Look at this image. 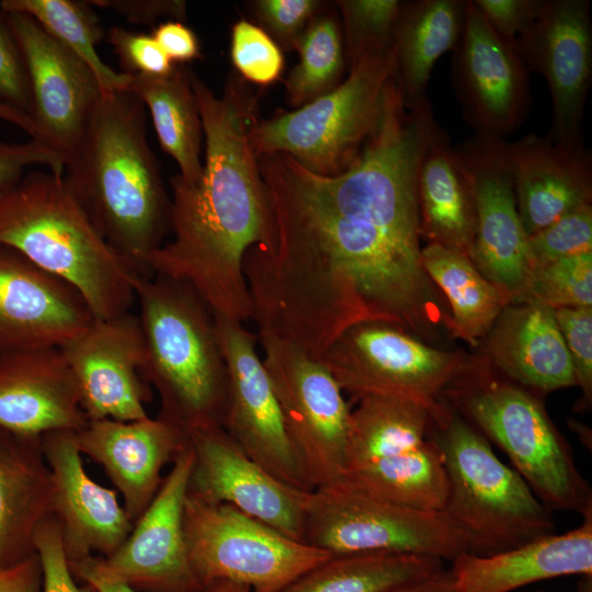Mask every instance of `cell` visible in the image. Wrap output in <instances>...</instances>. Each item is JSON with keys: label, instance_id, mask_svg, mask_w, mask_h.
<instances>
[{"label": "cell", "instance_id": "5", "mask_svg": "<svg viewBox=\"0 0 592 592\" xmlns=\"http://www.w3.org/2000/svg\"><path fill=\"white\" fill-rule=\"evenodd\" d=\"M134 292L140 373L159 396V417L187 435L223 426L228 372L215 315L189 284L164 275H136Z\"/></svg>", "mask_w": 592, "mask_h": 592}, {"label": "cell", "instance_id": "24", "mask_svg": "<svg viewBox=\"0 0 592 592\" xmlns=\"http://www.w3.org/2000/svg\"><path fill=\"white\" fill-rule=\"evenodd\" d=\"M76 439L81 454L104 469L134 523L157 494L163 467L189 445V435L159 415L88 420Z\"/></svg>", "mask_w": 592, "mask_h": 592}, {"label": "cell", "instance_id": "34", "mask_svg": "<svg viewBox=\"0 0 592 592\" xmlns=\"http://www.w3.org/2000/svg\"><path fill=\"white\" fill-rule=\"evenodd\" d=\"M443 570L442 560L412 554L332 556L281 592H390Z\"/></svg>", "mask_w": 592, "mask_h": 592}, {"label": "cell", "instance_id": "15", "mask_svg": "<svg viewBox=\"0 0 592 592\" xmlns=\"http://www.w3.org/2000/svg\"><path fill=\"white\" fill-rule=\"evenodd\" d=\"M215 319L228 372L223 429L250 458L281 481L311 491L288 440L271 380L257 353V334L242 322Z\"/></svg>", "mask_w": 592, "mask_h": 592}, {"label": "cell", "instance_id": "38", "mask_svg": "<svg viewBox=\"0 0 592 592\" xmlns=\"http://www.w3.org/2000/svg\"><path fill=\"white\" fill-rule=\"evenodd\" d=\"M402 1H335L341 16L348 69L365 56L394 50V32Z\"/></svg>", "mask_w": 592, "mask_h": 592}, {"label": "cell", "instance_id": "33", "mask_svg": "<svg viewBox=\"0 0 592 592\" xmlns=\"http://www.w3.org/2000/svg\"><path fill=\"white\" fill-rule=\"evenodd\" d=\"M423 266L449 305L452 333L470 345L487 335L511 296L487 280L469 257L437 243L422 248Z\"/></svg>", "mask_w": 592, "mask_h": 592}, {"label": "cell", "instance_id": "40", "mask_svg": "<svg viewBox=\"0 0 592 592\" xmlns=\"http://www.w3.org/2000/svg\"><path fill=\"white\" fill-rule=\"evenodd\" d=\"M230 59L244 81L259 86L274 83L284 69L278 45L259 25L244 19L231 27Z\"/></svg>", "mask_w": 592, "mask_h": 592}, {"label": "cell", "instance_id": "45", "mask_svg": "<svg viewBox=\"0 0 592 592\" xmlns=\"http://www.w3.org/2000/svg\"><path fill=\"white\" fill-rule=\"evenodd\" d=\"M34 546L42 568V592H83L73 580L57 519L48 516L35 533Z\"/></svg>", "mask_w": 592, "mask_h": 592}, {"label": "cell", "instance_id": "28", "mask_svg": "<svg viewBox=\"0 0 592 592\" xmlns=\"http://www.w3.org/2000/svg\"><path fill=\"white\" fill-rule=\"evenodd\" d=\"M486 337L491 362L523 388L549 392L576 386L571 360L550 307L512 303Z\"/></svg>", "mask_w": 592, "mask_h": 592}, {"label": "cell", "instance_id": "43", "mask_svg": "<svg viewBox=\"0 0 592 592\" xmlns=\"http://www.w3.org/2000/svg\"><path fill=\"white\" fill-rule=\"evenodd\" d=\"M125 73L135 76H166L174 65L151 34L128 31L113 26L105 35Z\"/></svg>", "mask_w": 592, "mask_h": 592}, {"label": "cell", "instance_id": "41", "mask_svg": "<svg viewBox=\"0 0 592 592\" xmlns=\"http://www.w3.org/2000/svg\"><path fill=\"white\" fill-rule=\"evenodd\" d=\"M323 3L318 0H257L251 7L260 27L281 49L292 50L322 11Z\"/></svg>", "mask_w": 592, "mask_h": 592}, {"label": "cell", "instance_id": "17", "mask_svg": "<svg viewBox=\"0 0 592 592\" xmlns=\"http://www.w3.org/2000/svg\"><path fill=\"white\" fill-rule=\"evenodd\" d=\"M527 70L540 73L551 98L547 137L582 143V121L592 79V22L588 0H542L515 44Z\"/></svg>", "mask_w": 592, "mask_h": 592}, {"label": "cell", "instance_id": "4", "mask_svg": "<svg viewBox=\"0 0 592 592\" xmlns=\"http://www.w3.org/2000/svg\"><path fill=\"white\" fill-rule=\"evenodd\" d=\"M0 246L71 285L95 320L132 311V265L102 237L64 174L32 171L0 187Z\"/></svg>", "mask_w": 592, "mask_h": 592}, {"label": "cell", "instance_id": "27", "mask_svg": "<svg viewBox=\"0 0 592 592\" xmlns=\"http://www.w3.org/2000/svg\"><path fill=\"white\" fill-rule=\"evenodd\" d=\"M448 570L455 592H511L565 576H592V512L578 527L513 549L478 556L460 553Z\"/></svg>", "mask_w": 592, "mask_h": 592}, {"label": "cell", "instance_id": "53", "mask_svg": "<svg viewBox=\"0 0 592 592\" xmlns=\"http://www.w3.org/2000/svg\"><path fill=\"white\" fill-rule=\"evenodd\" d=\"M0 119L7 121L39 141V133L32 118L10 106L0 103Z\"/></svg>", "mask_w": 592, "mask_h": 592}, {"label": "cell", "instance_id": "8", "mask_svg": "<svg viewBox=\"0 0 592 592\" xmlns=\"http://www.w3.org/2000/svg\"><path fill=\"white\" fill-rule=\"evenodd\" d=\"M329 93L298 109L258 119L250 130L255 156L285 153L309 171L332 177L358 158L396 76L395 52L368 55Z\"/></svg>", "mask_w": 592, "mask_h": 592}, {"label": "cell", "instance_id": "48", "mask_svg": "<svg viewBox=\"0 0 592 592\" xmlns=\"http://www.w3.org/2000/svg\"><path fill=\"white\" fill-rule=\"evenodd\" d=\"M90 5L114 11L130 23L152 25L161 18H186L185 1L178 0H92Z\"/></svg>", "mask_w": 592, "mask_h": 592}, {"label": "cell", "instance_id": "32", "mask_svg": "<svg viewBox=\"0 0 592 592\" xmlns=\"http://www.w3.org/2000/svg\"><path fill=\"white\" fill-rule=\"evenodd\" d=\"M128 91L148 109L161 148L174 159L185 183L203 174V124L191 83L182 66L166 76H132Z\"/></svg>", "mask_w": 592, "mask_h": 592}, {"label": "cell", "instance_id": "50", "mask_svg": "<svg viewBox=\"0 0 592 592\" xmlns=\"http://www.w3.org/2000/svg\"><path fill=\"white\" fill-rule=\"evenodd\" d=\"M0 592H42V568L37 555L0 569Z\"/></svg>", "mask_w": 592, "mask_h": 592}, {"label": "cell", "instance_id": "14", "mask_svg": "<svg viewBox=\"0 0 592 592\" xmlns=\"http://www.w3.org/2000/svg\"><path fill=\"white\" fill-rule=\"evenodd\" d=\"M193 457L189 442L125 542L107 557H89L100 576L136 591L196 592L202 588L190 563L183 526Z\"/></svg>", "mask_w": 592, "mask_h": 592}, {"label": "cell", "instance_id": "7", "mask_svg": "<svg viewBox=\"0 0 592 592\" xmlns=\"http://www.w3.org/2000/svg\"><path fill=\"white\" fill-rule=\"evenodd\" d=\"M442 399L510 458L549 511L592 512V491L540 401L515 383L469 367Z\"/></svg>", "mask_w": 592, "mask_h": 592}, {"label": "cell", "instance_id": "23", "mask_svg": "<svg viewBox=\"0 0 592 592\" xmlns=\"http://www.w3.org/2000/svg\"><path fill=\"white\" fill-rule=\"evenodd\" d=\"M42 444L54 485L53 515L57 519L67 560L107 557L127 538L134 522L119 503L117 491L87 474L76 432L53 431Z\"/></svg>", "mask_w": 592, "mask_h": 592}, {"label": "cell", "instance_id": "35", "mask_svg": "<svg viewBox=\"0 0 592 592\" xmlns=\"http://www.w3.org/2000/svg\"><path fill=\"white\" fill-rule=\"evenodd\" d=\"M0 8L26 13L36 20L91 69L103 93L128 91L132 75L115 71L96 52V45L106 33L88 1L2 0Z\"/></svg>", "mask_w": 592, "mask_h": 592}, {"label": "cell", "instance_id": "30", "mask_svg": "<svg viewBox=\"0 0 592 592\" xmlns=\"http://www.w3.org/2000/svg\"><path fill=\"white\" fill-rule=\"evenodd\" d=\"M418 203L421 238L470 258L476 236L471 180L442 128L419 168Z\"/></svg>", "mask_w": 592, "mask_h": 592}, {"label": "cell", "instance_id": "55", "mask_svg": "<svg viewBox=\"0 0 592 592\" xmlns=\"http://www.w3.org/2000/svg\"><path fill=\"white\" fill-rule=\"evenodd\" d=\"M539 592H546V591H539ZM576 592H591V587L585 584L583 589L578 590Z\"/></svg>", "mask_w": 592, "mask_h": 592}, {"label": "cell", "instance_id": "36", "mask_svg": "<svg viewBox=\"0 0 592 592\" xmlns=\"http://www.w3.org/2000/svg\"><path fill=\"white\" fill-rule=\"evenodd\" d=\"M296 50L299 61L285 81V98L298 109L329 93L344 80L346 59L340 19L320 12L306 29Z\"/></svg>", "mask_w": 592, "mask_h": 592}, {"label": "cell", "instance_id": "18", "mask_svg": "<svg viewBox=\"0 0 592 592\" xmlns=\"http://www.w3.org/2000/svg\"><path fill=\"white\" fill-rule=\"evenodd\" d=\"M193 464L187 497L226 503L304 543L308 493L294 488L250 458L223 426L189 434Z\"/></svg>", "mask_w": 592, "mask_h": 592}, {"label": "cell", "instance_id": "25", "mask_svg": "<svg viewBox=\"0 0 592 592\" xmlns=\"http://www.w3.org/2000/svg\"><path fill=\"white\" fill-rule=\"evenodd\" d=\"M88 422L59 348L0 353V428L42 436Z\"/></svg>", "mask_w": 592, "mask_h": 592}, {"label": "cell", "instance_id": "21", "mask_svg": "<svg viewBox=\"0 0 592 592\" xmlns=\"http://www.w3.org/2000/svg\"><path fill=\"white\" fill-rule=\"evenodd\" d=\"M60 351L88 420L135 421L149 417L151 392L144 380L143 335L132 311L93 322Z\"/></svg>", "mask_w": 592, "mask_h": 592}, {"label": "cell", "instance_id": "54", "mask_svg": "<svg viewBox=\"0 0 592 592\" xmlns=\"http://www.w3.org/2000/svg\"><path fill=\"white\" fill-rule=\"evenodd\" d=\"M196 592H252L247 585L230 581H216L204 585Z\"/></svg>", "mask_w": 592, "mask_h": 592}, {"label": "cell", "instance_id": "13", "mask_svg": "<svg viewBox=\"0 0 592 592\" xmlns=\"http://www.w3.org/2000/svg\"><path fill=\"white\" fill-rule=\"evenodd\" d=\"M320 361L352 400L397 398L423 406L430 415L441 408L448 385L469 367L459 353L379 321L350 327Z\"/></svg>", "mask_w": 592, "mask_h": 592}, {"label": "cell", "instance_id": "6", "mask_svg": "<svg viewBox=\"0 0 592 592\" xmlns=\"http://www.w3.org/2000/svg\"><path fill=\"white\" fill-rule=\"evenodd\" d=\"M430 415L448 491L442 513L463 535L467 553L489 556L556 533L549 511L525 480L443 399Z\"/></svg>", "mask_w": 592, "mask_h": 592}, {"label": "cell", "instance_id": "49", "mask_svg": "<svg viewBox=\"0 0 592 592\" xmlns=\"http://www.w3.org/2000/svg\"><path fill=\"white\" fill-rule=\"evenodd\" d=\"M151 36L174 65L201 57L196 34L181 21L168 20L159 23L153 27Z\"/></svg>", "mask_w": 592, "mask_h": 592}, {"label": "cell", "instance_id": "37", "mask_svg": "<svg viewBox=\"0 0 592 592\" xmlns=\"http://www.w3.org/2000/svg\"><path fill=\"white\" fill-rule=\"evenodd\" d=\"M514 303L551 309L592 306V252L555 260L532 269Z\"/></svg>", "mask_w": 592, "mask_h": 592}, {"label": "cell", "instance_id": "31", "mask_svg": "<svg viewBox=\"0 0 592 592\" xmlns=\"http://www.w3.org/2000/svg\"><path fill=\"white\" fill-rule=\"evenodd\" d=\"M466 0L403 1L394 32L396 77L406 102L426 98L436 61L456 47L465 22Z\"/></svg>", "mask_w": 592, "mask_h": 592}, {"label": "cell", "instance_id": "51", "mask_svg": "<svg viewBox=\"0 0 592 592\" xmlns=\"http://www.w3.org/2000/svg\"><path fill=\"white\" fill-rule=\"evenodd\" d=\"M92 556V555H91ZM90 556L68 561L73 576L80 578L95 592H137L132 587L100 576L91 566Z\"/></svg>", "mask_w": 592, "mask_h": 592}, {"label": "cell", "instance_id": "16", "mask_svg": "<svg viewBox=\"0 0 592 592\" xmlns=\"http://www.w3.org/2000/svg\"><path fill=\"white\" fill-rule=\"evenodd\" d=\"M453 52V87L476 135L504 139L519 129L531 106L530 71L516 47L496 34L473 0H466Z\"/></svg>", "mask_w": 592, "mask_h": 592}, {"label": "cell", "instance_id": "12", "mask_svg": "<svg viewBox=\"0 0 592 592\" xmlns=\"http://www.w3.org/2000/svg\"><path fill=\"white\" fill-rule=\"evenodd\" d=\"M262 363L276 396L285 430L308 488L344 477L351 412L325 364L291 342L258 331Z\"/></svg>", "mask_w": 592, "mask_h": 592}, {"label": "cell", "instance_id": "3", "mask_svg": "<svg viewBox=\"0 0 592 592\" xmlns=\"http://www.w3.org/2000/svg\"><path fill=\"white\" fill-rule=\"evenodd\" d=\"M64 179L102 237L137 274H151L146 260L170 234L171 198L133 93L102 94Z\"/></svg>", "mask_w": 592, "mask_h": 592}, {"label": "cell", "instance_id": "20", "mask_svg": "<svg viewBox=\"0 0 592 592\" xmlns=\"http://www.w3.org/2000/svg\"><path fill=\"white\" fill-rule=\"evenodd\" d=\"M508 145L504 139L475 135L455 149L467 168L475 197L470 260L514 303L528 274L527 235L516 207Z\"/></svg>", "mask_w": 592, "mask_h": 592}, {"label": "cell", "instance_id": "46", "mask_svg": "<svg viewBox=\"0 0 592 592\" xmlns=\"http://www.w3.org/2000/svg\"><path fill=\"white\" fill-rule=\"evenodd\" d=\"M67 158L36 139L7 143L0 139V187L19 181L32 166H44L64 174Z\"/></svg>", "mask_w": 592, "mask_h": 592}, {"label": "cell", "instance_id": "47", "mask_svg": "<svg viewBox=\"0 0 592 592\" xmlns=\"http://www.w3.org/2000/svg\"><path fill=\"white\" fill-rule=\"evenodd\" d=\"M490 27L514 45L534 21L542 0H473Z\"/></svg>", "mask_w": 592, "mask_h": 592}, {"label": "cell", "instance_id": "44", "mask_svg": "<svg viewBox=\"0 0 592 592\" xmlns=\"http://www.w3.org/2000/svg\"><path fill=\"white\" fill-rule=\"evenodd\" d=\"M0 103L31 117V90L19 44L0 8Z\"/></svg>", "mask_w": 592, "mask_h": 592}, {"label": "cell", "instance_id": "1", "mask_svg": "<svg viewBox=\"0 0 592 592\" xmlns=\"http://www.w3.org/2000/svg\"><path fill=\"white\" fill-rule=\"evenodd\" d=\"M434 129L389 106L344 172L314 173L285 153L258 156L272 229L244 255L258 331L315 360L350 327L379 321L418 339L452 333L422 262L418 172Z\"/></svg>", "mask_w": 592, "mask_h": 592}, {"label": "cell", "instance_id": "52", "mask_svg": "<svg viewBox=\"0 0 592 592\" xmlns=\"http://www.w3.org/2000/svg\"><path fill=\"white\" fill-rule=\"evenodd\" d=\"M390 592H455L448 571L445 569L428 579L410 583Z\"/></svg>", "mask_w": 592, "mask_h": 592}, {"label": "cell", "instance_id": "26", "mask_svg": "<svg viewBox=\"0 0 592 592\" xmlns=\"http://www.w3.org/2000/svg\"><path fill=\"white\" fill-rule=\"evenodd\" d=\"M516 207L528 236L591 204L592 156L583 143L528 134L508 145Z\"/></svg>", "mask_w": 592, "mask_h": 592}, {"label": "cell", "instance_id": "22", "mask_svg": "<svg viewBox=\"0 0 592 592\" xmlns=\"http://www.w3.org/2000/svg\"><path fill=\"white\" fill-rule=\"evenodd\" d=\"M93 320L71 285L0 246V353L60 348Z\"/></svg>", "mask_w": 592, "mask_h": 592}, {"label": "cell", "instance_id": "19", "mask_svg": "<svg viewBox=\"0 0 592 592\" xmlns=\"http://www.w3.org/2000/svg\"><path fill=\"white\" fill-rule=\"evenodd\" d=\"M21 49L39 141L68 157L103 92L91 69L31 15L2 10ZM67 163V162H66Z\"/></svg>", "mask_w": 592, "mask_h": 592}, {"label": "cell", "instance_id": "29", "mask_svg": "<svg viewBox=\"0 0 592 592\" xmlns=\"http://www.w3.org/2000/svg\"><path fill=\"white\" fill-rule=\"evenodd\" d=\"M53 499L42 436L0 428V569L36 554L35 533L53 515Z\"/></svg>", "mask_w": 592, "mask_h": 592}, {"label": "cell", "instance_id": "2", "mask_svg": "<svg viewBox=\"0 0 592 592\" xmlns=\"http://www.w3.org/2000/svg\"><path fill=\"white\" fill-rule=\"evenodd\" d=\"M205 141L204 169L195 183L170 180L171 239L152 251L150 273L189 284L215 317L243 322L252 305L243 273L249 249L267 241L272 229L266 187L250 130L258 100L237 73L216 95L193 71Z\"/></svg>", "mask_w": 592, "mask_h": 592}, {"label": "cell", "instance_id": "39", "mask_svg": "<svg viewBox=\"0 0 592 592\" xmlns=\"http://www.w3.org/2000/svg\"><path fill=\"white\" fill-rule=\"evenodd\" d=\"M592 252V206L581 205L527 237L528 272L555 260Z\"/></svg>", "mask_w": 592, "mask_h": 592}, {"label": "cell", "instance_id": "42", "mask_svg": "<svg viewBox=\"0 0 592 592\" xmlns=\"http://www.w3.org/2000/svg\"><path fill=\"white\" fill-rule=\"evenodd\" d=\"M555 319L568 350L576 385L584 405L592 401V306L555 309Z\"/></svg>", "mask_w": 592, "mask_h": 592}, {"label": "cell", "instance_id": "9", "mask_svg": "<svg viewBox=\"0 0 592 592\" xmlns=\"http://www.w3.org/2000/svg\"><path fill=\"white\" fill-rule=\"evenodd\" d=\"M430 413L412 401L368 396L351 412L342 479L383 499L442 511L448 491Z\"/></svg>", "mask_w": 592, "mask_h": 592}, {"label": "cell", "instance_id": "11", "mask_svg": "<svg viewBox=\"0 0 592 592\" xmlns=\"http://www.w3.org/2000/svg\"><path fill=\"white\" fill-rule=\"evenodd\" d=\"M183 526L190 563L202 588L230 581L252 592H281L332 557L229 504L187 494Z\"/></svg>", "mask_w": 592, "mask_h": 592}, {"label": "cell", "instance_id": "10", "mask_svg": "<svg viewBox=\"0 0 592 592\" xmlns=\"http://www.w3.org/2000/svg\"><path fill=\"white\" fill-rule=\"evenodd\" d=\"M304 543L331 556L388 553L452 561L467 551L463 535L441 511L406 506L344 479L308 493Z\"/></svg>", "mask_w": 592, "mask_h": 592}]
</instances>
